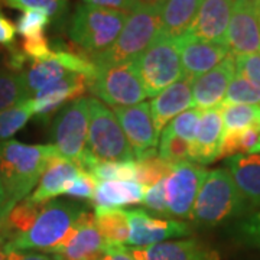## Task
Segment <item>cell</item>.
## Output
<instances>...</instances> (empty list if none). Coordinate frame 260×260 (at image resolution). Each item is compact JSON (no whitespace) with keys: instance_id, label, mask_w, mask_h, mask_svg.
<instances>
[{"instance_id":"6da1fadb","label":"cell","mask_w":260,"mask_h":260,"mask_svg":"<svg viewBox=\"0 0 260 260\" xmlns=\"http://www.w3.org/2000/svg\"><path fill=\"white\" fill-rule=\"evenodd\" d=\"M56 156L59 153L54 145H25L18 140L0 142V175L10 208L28 198Z\"/></svg>"},{"instance_id":"7a4b0ae2","label":"cell","mask_w":260,"mask_h":260,"mask_svg":"<svg viewBox=\"0 0 260 260\" xmlns=\"http://www.w3.org/2000/svg\"><path fill=\"white\" fill-rule=\"evenodd\" d=\"M84 213L85 210L81 205L55 200L48 201L42 204L41 213L28 232L6 242L2 249L6 254L28 250H44L55 254L73 239L78 220Z\"/></svg>"},{"instance_id":"3957f363","label":"cell","mask_w":260,"mask_h":260,"mask_svg":"<svg viewBox=\"0 0 260 260\" xmlns=\"http://www.w3.org/2000/svg\"><path fill=\"white\" fill-rule=\"evenodd\" d=\"M250 207L240 194L227 168L208 171L197 195L191 221L203 227H217L240 217Z\"/></svg>"},{"instance_id":"277c9868","label":"cell","mask_w":260,"mask_h":260,"mask_svg":"<svg viewBox=\"0 0 260 260\" xmlns=\"http://www.w3.org/2000/svg\"><path fill=\"white\" fill-rule=\"evenodd\" d=\"M160 34V5L142 2L127 15L116 42L91 58L99 70L135 61Z\"/></svg>"},{"instance_id":"5b68a950","label":"cell","mask_w":260,"mask_h":260,"mask_svg":"<svg viewBox=\"0 0 260 260\" xmlns=\"http://www.w3.org/2000/svg\"><path fill=\"white\" fill-rule=\"evenodd\" d=\"M127 13L78 5L68 23V37L87 58H94L112 47L123 29Z\"/></svg>"},{"instance_id":"8992f818","label":"cell","mask_w":260,"mask_h":260,"mask_svg":"<svg viewBox=\"0 0 260 260\" xmlns=\"http://www.w3.org/2000/svg\"><path fill=\"white\" fill-rule=\"evenodd\" d=\"M88 123V99L81 97L68 103L56 114L51 129V145L55 146L59 156L87 172L97 162V159H94L87 150Z\"/></svg>"},{"instance_id":"52a82bcc","label":"cell","mask_w":260,"mask_h":260,"mask_svg":"<svg viewBox=\"0 0 260 260\" xmlns=\"http://www.w3.org/2000/svg\"><path fill=\"white\" fill-rule=\"evenodd\" d=\"M133 64L146 88L148 97H156L171 84L184 78L177 42L162 34H159Z\"/></svg>"},{"instance_id":"ba28073f","label":"cell","mask_w":260,"mask_h":260,"mask_svg":"<svg viewBox=\"0 0 260 260\" xmlns=\"http://www.w3.org/2000/svg\"><path fill=\"white\" fill-rule=\"evenodd\" d=\"M90 123L87 150L97 160H133V152L117 117L104 103L88 99Z\"/></svg>"},{"instance_id":"9c48e42d","label":"cell","mask_w":260,"mask_h":260,"mask_svg":"<svg viewBox=\"0 0 260 260\" xmlns=\"http://www.w3.org/2000/svg\"><path fill=\"white\" fill-rule=\"evenodd\" d=\"M71 74L85 75L91 81L97 74V67L83 54L58 49L45 59L30 62L28 68L22 71V78L26 94L32 99L42 88Z\"/></svg>"},{"instance_id":"30bf717a","label":"cell","mask_w":260,"mask_h":260,"mask_svg":"<svg viewBox=\"0 0 260 260\" xmlns=\"http://www.w3.org/2000/svg\"><path fill=\"white\" fill-rule=\"evenodd\" d=\"M88 90L102 103L113 107L135 106L148 97L133 61L102 70L97 68V74L90 81Z\"/></svg>"},{"instance_id":"8fae6325","label":"cell","mask_w":260,"mask_h":260,"mask_svg":"<svg viewBox=\"0 0 260 260\" xmlns=\"http://www.w3.org/2000/svg\"><path fill=\"white\" fill-rule=\"evenodd\" d=\"M208 171L203 165L184 162L175 167L165 179V197L169 217L181 220L191 218L197 195Z\"/></svg>"},{"instance_id":"7c38bea8","label":"cell","mask_w":260,"mask_h":260,"mask_svg":"<svg viewBox=\"0 0 260 260\" xmlns=\"http://www.w3.org/2000/svg\"><path fill=\"white\" fill-rule=\"evenodd\" d=\"M227 48L234 56L260 52V0L233 2Z\"/></svg>"},{"instance_id":"4fadbf2b","label":"cell","mask_w":260,"mask_h":260,"mask_svg":"<svg viewBox=\"0 0 260 260\" xmlns=\"http://www.w3.org/2000/svg\"><path fill=\"white\" fill-rule=\"evenodd\" d=\"M113 113L117 117L135 158L139 159L150 150L158 149L159 135L153 126L149 103L113 107Z\"/></svg>"},{"instance_id":"5bb4252c","label":"cell","mask_w":260,"mask_h":260,"mask_svg":"<svg viewBox=\"0 0 260 260\" xmlns=\"http://www.w3.org/2000/svg\"><path fill=\"white\" fill-rule=\"evenodd\" d=\"M130 247H149L153 244L169 242L171 239L185 237L191 233L189 225L172 218H156L145 210H129Z\"/></svg>"},{"instance_id":"9a60e30c","label":"cell","mask_w":260,"mask_h":260,"mask_svg":"<svg viewBox=\"0 0 260 260\" xmlns=\"http://www.w3.org/2000/svg\"><path fill=\"white\" fill-rule=\"evenodd\" d=\"M175 42L181 55L184 78H188L191 81H194L200 75L208 73L230 55L227 47L198 39L191 34L182 35L175 39Z\"/></svg>"},{"instance_id":"2e32d148","label":"cell","mask_w":260,"mask_h":260,"mask_svg":"<svg viewBox=\"0 0 260 260\" xmlns=\"http://www.w3.org/2000/svg\"><path fill=\"white\" fill-rule=\"evenodd\" d=\"M236 75L234 56L230 54L223 62L192 81V99L195 109L211 110L224 102L227 88Z\"/></svg>"},{"instance_id":"e0dca14e","label":"cell","mask_w":260,"mask_h":260,"mask_svg":"<svg viewBox=\"0 0 260 260\" xmlns=\"http://www.w3.org/2000/svg\"><path fill=\"white\" fill-rule=\"evenodd\" d=\"M90 80L81 74H71L56 83L38 91L32 100L34 116L41 120H48L62 104L81 99L88 90Z\"/></svg>"},{"instance_id":"ac0fdd59","label":"cell","mask_w":260,"mask_h":260,"mask_svg":"<svg viewBox=\"0 0 260 260\" xmlns=\"http://www.w3.org/2000/svg\"><path fill=\"white\" fill-rule=\"evenodd\" d=\"M234 0H203L198 13L186 34L227 47V29Z\"/></svg>"},{"instance_id":"d6986e66","label":"cell","mask_w":260,"mask_h":260,"mask_svg":"<svg viewBox=\"0 0 260 260\" xmlns=\"http://www.w3.org/2000/svg\"><path fill=\"white\" fill-rule=\"evenodd\" d=\"M135 260H220L218 251L197 239L164 242L149 247H123Z\"/></svg>"},{"instance_id":"ffe728a7","label":"cell","mask_w":260,"mask_h":260,"mask_svg":"<svg viewBox=\"0 0 260 260\" xmlns=\"http://www.w3.org/2000/svg\"><path fill=\"white\" fill-rule=\"evenodd\" d=\"M194 106L192 99V81L182 78L177 83L171 84L164 91L153 97L149 103L153 126L159 133H162L171 121L181 113L189 110Z\"/></svg>"},{"instance_id":"44dd1931","label":"cell","mask_w":260,"mask_h":260,"mask_svg":"<svg viewBox=\"0 0 260 260\" xmlns=\"http://www.w3.org/2000/svg\"><path fill=\"white\" fill-rule=\"evenodd\" d=\"M110 247L99 233L94 214L87 211L80 217L75 234L70 243L55 253L61 260H100Z\"/></svg>"},{"instance_id":"7402d4cb","label":"cell","mask_w":260,"mask_h":260,"mask_svg":"<svg viewBox=\"0 0 260 260\" xmlns=\"http://www.w3.org/2000/svg\"><path fill=\"white\" fill-rule=\"evenodd\" d=\"M223 119L220 109L203 110L195 139L191 145V162L208 165L218 160V152L223 139Z\"/></svg>"},{"instance_id":"603a6c76","label":"cell","mask_w":260,"mask_h":260,"mask_svg":"<svg viewBox=\"0 0 260 260\" xmlns=\"http://www.w3.org/2000/svg\"><path fill=\"white\" fill-rule=\"evenodd\" d=\"M227 169L249 207L260 208V153L232 156Z\"/></svg>"},{"instance_id":"cb8c5ba5","label":"cell","mask_w":260,"mask_h":260,"mask_svg":"<svg viewBox=\"0 0 260 260\" xmlns=\"http://www.w3.org/2000/svg\"><path fill=\"white\" fill-rule=\"evenodd\" d=\"M78 172L80 168L75 164L61 156H56L49 164L47 171L39 179L37 188L28 198L32 203L41 205L48 201H52L55 197L64 194L68 184L78 175Z\"/></svg>"},{"instance_id":"d4e9b609","label":"cell","mask_w":260,"mask_h":260,"mask_svg":"<svg viewBox=\"0 0 260 260\" xmlns=\"http://www.w3.org/2000/svg\"><path fill=\"white\" fill-rule=\"evenodd\" d=\"M203 0H162L160 34L178 39L189 30Z\"/></svg>"},{"instance_id":"484cf974","label":"cell","mask_w":260,"mask_h":260,"mask_svg":"<svg viewBox=\"0 0 260 260\" xmlns=\"http://www.w3.org/2000/svg\"><path fill=\"white\" fill-rule=\"evenodd\" d=\"M143 192L145 188L136 181H103L95 186L91 201L95 208L119 210L142 203Z\"/></svg>"},{"instance_id":"4316f807","label":"cell","mask_w":260,"mask_h":260,"mask_svg":"<svg viewBox=\"0 0 260 260\" xmlns=\"http://www.w3.org/2000/svg\"><path fill=\"white\" fill-rule=\"evenodd\" d=\"M94 223L110 249L126 247L130 234L127 211H123L121 208L119 210L95 208Z\"/></svg>"},{"instance_id":"83f0119b","label":"cell","mask_w":260,"mask_h":260,"mask_svg":"<svg viewBox=\"0 0 260 260\" xmlns=\"http://www.w3.org/2000/svg\"><path fill=\"white\" fill-rule=\"evenodd\" d=\"M41 208L42 205L32 203L29 198H25L15 205L0 230V239L3 240V244L28 232L41 213Z\"/></svg>"},{"instance_id":"f1b7e54d","label":"cell","mask_w":260,"mask_h":260,"mask_svg":"<svg viewBox=\"0 0 260 260\" xmlns=\"http://www.w3.org/2000/svg\"><path fill=\"white\" fill-rule=\"evenodd\" d=\"M260 152V126L237 132H224L218 159Z\"/></svg>"},{"instance_id":"f546056e","label":"cell","mask_w":260,"mask_h":260,"mask_svg":"<svg viewBox=\"0 0 260 260\" xmlns=\"http://www.w3.org/2000/svg\"><path fill=\"white\" fill-rule=\"evenodd\" d=\"M174 169L175 167L160 158L158 149H155L136 160V179L135 181L146 189L165 181L174 172Z\"/></svg>"},{"instance_id":"4dcf8cb0","label":"cell","mask_w":260,"mask_h":260,"mask_svg":"<svg viewBox=\"0 0 260 260\" xmlns=\"http://www.w3.org/2000/svg\"><path fill=\"white\" fill-rule=\"evenodd\" d=\"M224 132H237L260 126V107L247 104H221Z\"/></svg>"},{"instance_id":"1f68e13d","label":"cell","mask_w":260,"mask_h":260,"mask_svg":"<svg viewBox=\"0 0 260 260\" xmlns=\"http://www.w3.org/2000/svg\"><path fill=\"white\" fill-rule=\"evenodd\" d=\"M32 116L34 109L30 99L18 106L0 110V142L10 140V138H13L19 130L25 127Z\"/></svg>"},{"instance_id":"d6a6232c","label":"cell","mask_w":260,"mask_h":260,"mask_svg":"<svg viewBox=\"0 0 260 260\" xmlns=\"http://www.w3.org/2000/svg\"><path fill=\"white\" fill-rule=\"evenodd\" d=\"M29 100L22 73L12 70L0 71V110L18 106L20 103Z\"/></svg>"},{"instance_id":"836d02e7","label":"cell","mask_w":260,"mask_h":260,"mask_svg":"<svg viewBox=\"0 0 260 260\" xmlns=\"http://www.w3.org/2000/svg\"><path fill=\"white\" fill-rule=\"evenodd\" d=\"M95 181H135L136 162L135 160H97L88 171Z\"/></svg>"},{"instance_id":"e575fe53","label":"cell","mask_w":260,"mask_h":260,"mask_svg":"<svg viewBox=\"0 0 260 260\" xmlns=\"http://www.w3.org/2000/svg\"><path fill=\"white\" fill-rule=\"evenodd\" d=\"M159 156L168 164L177 167L184 162H191V143L175 136L165 127L159 140Z\"/></svg>"},{"instance_id":"d590c367","label":"cell","mask_w":260,"mask_h":260,"mask_svg":"<svg viewBox=\"0 0 260 260\" xmlns=\"http://www.w3.org/2000/svg\"><path fill=\"white\" fill-rule=\"evenodd\" d=\"M223 104H247L260 107V88L236 73L227 88Z\"/></svg>"},{"instance_id":"8d00e7d4","label":"cell","mask_w":260,"mask_h":260,"mask_svg":"<svg viewBox=\"0 0 260 260\" xmlns=\"http://www.w3.org/2000/svg\"><path fill=\"white\" fill-rule=\"evenodd\" d=\"M51 20L52 18L44 10H26L20 15L15 28L19 35L25 39L42 35Z\"/></svg>"},{"instance_id":"74e56055","label":"cell","mask_w":260,"mask_h":260,"mask_svg":"<svg viewBox=\"0 0 260 260\" xmlns=\"http://www.w3.org/2000/svg\"><path fill=\"white\" fill-rule=\"evenodd\" d=\"M203 110L198 109H189L186 112L181 113L177 116L174 120L168 124V129L171 130L175 136L185 140L188 143L192 145L197 135V129H198V123L201 119Z\"/></svg>"},{"instance_id":"f35d334b","label":"cell","mask_w":260,"mask_h":260,"mask_svg":"<svg viewBox=\"0 0 260 260\" xmlns=\"http://www.w3.org/2000/svg\"><path fill=\"white\" fill-rule=\"evenodd\" d=\"M3 5L12 9L22 10H44L51 18H58L64 13L67 2L65 0H0Z\"/></svg>"},{"instance_id":"ab89813d","label":"cell","mask_w":260,"mask_h":260,"mask_svg":"<svg viewBox=\"0 0 260 260\" xmlns=\"http://www.w3.org/2000/svg\"><path fill=\"white\" fill-rule=\"evenodd\" d=\"M95 186H97V181L94 179L93 175L87 171L80 169L78 175L68 184L64 195L78 200H91Z\"/></svg>"},{"instance_id":"60d3db41","label":"cell","mask_w":260,"mask_h":260,"mask_svg":"<svg viewBox=\"0 0 260 260\" xmlns=\"http://www.w3.org/2000/svg\"><path fill=\"white\" fill-rule=\"evenodd\" d=\"M142 204L153 214L162 217H169L167 207V197H165V181L159 182L156 185L146 188L143 192Z\"/></svg>"},{"instance_id":"b9f144b4","label":"cell","mask_w":260,"mask_h":260,"mask_svg":"<svg viewBox=\"0 0 260 260\" xmlns=\"http://www.w3.org/2000/svg\"><path fill=\"white\" fill-rule=\"evenodd\" d=\"M234 64L237 74H240L260 88V52L234 56Z\"/></svg>"},{"instance_id":"7bdbcfd3","label":"cell","mask_w":260,"mask_h":260,"mask_svg":"<svg viewBox=\"0 0 260 260\" xmlns=\"http://www.w3.org/2000/svg\"><path fill=\"white\" fill-rule=\"evenodd\" d=\"M20 51L23 52V55L26 56L28 59H30V62L39 61V59H45L54 52L51 49L48 38L44 34L32 38H25L23 42H22Z\"/></svg>"},{"instance_id":"ee69618b","label":"cell","mask_w":260,"mask_h":260,"mask_svg":"<svg viewBox=\"0 0 260 260\" xmlns=\"http://www.w3.org/2000/svg\"><path fill=\"white\" fill-rule=\"evenodd\" d=\"M239 236L249 246L260 249V213L251 214L239 224Z\"/></svg>"},{"instance_id":"f6af8a7d","label":"cell","mask_w":260,"mask_h":260,"mask_svg":"<svg viewBox=\"0 0 260 260\" xmlns=\"http://www.w3.org/2000/svg\"><path fill=\"white\" fill-rule=\"evenodd\" d=\"M83 2L85 5L104 8V9L117 10V12H124L129 15L130 12L136 9L143 0H83Z\"/></svg>"},{"instance_id":"bcb514c9","label":"cell","mask_w":260,"mask_h":260,"mask_svg":"<svg viewBox=\"0 0 260 260\" xmlns=\"http://www.w3.org/2000/svg\"><path fill=\"white\" fill-rule=\"evenodd\" d=\"M15 37H16V28H15V25L0 10V45L13 48Z\"/></svg>"},{"instance_id":"7dc6e473","label":"cell","mask_w":260,"mask_h":260,"mask_svg":"<svg viewBox=\"0 0 260 260\" xmlns=\"http://www.w3.org/2000/svg\"><path fill=\"white\" fill-rule=\"evenodd\" d=\"M10 204H9V198H8V194H6V189H5V185H3V179H2V175H0V230H2V225L5 223L8 214L10 213Z\"/></svg>"},{"instance_id":"c3c4849f","label":"cell","mask_w":260,"mask_h":260,"mask_svg":"<svg viewBox=\"0 0 260 260\" xmlns=\"http://www.w3.org/2000/svg\"><path fill=\"white\" fill-rule=\"evenodd\" d=\"M6 260H54L41 253H30V251H10L6 256Z\"/></svg>"},{"instance_id":"681fc988","label":"cell","mask_w":260,"mask_h":260,"mask_svg":"<svg viewBox=\"0 0 260 260\" xmlns=\"http://www.w3.org/2000/svg\"><path fill=\"white\" fill-rule=\"evenodd\" d=\"M100 260H135L130 254H127L123 247L120 249H109L107 253H104Z\"/></svg>"},{"instance_id":"f907efd6","label":"cell","mask_w":260,"mask_h":260,"mask_svg":"<svg viewBox=\"0 0 260 260\" xmlns=\"http://www.w3.org/2000/svg\"><path fill=\"white\" fill-rule=\"evenodd\" d=\"M6 256H8V254H6V253L3 251L2 246H0V260H6Z\"/></svg>"},{"instance_id":"816d5d0a","label":"cell","mask_w":260,"mask_h":260,"mask_svg":"<svg viewBox=\"0 0 260 260\" xmlns=\"http://www.w3.org/2000/svg\"><path fill=\"white\" fill-rule=\"evenodd\" d=\"M143 2H152V3H160L162 0H143Z\"/></svg>"},{"instance_id":"f5cc1de1","label":"cell","mask_w":260,"mask_h":260,"mask_svg":"<svg viewBox=\"0 0 260 260\" xmlns=\"http://www.w3.org/2000/svg\"><path fill=\"white\" fill-rule=\"evenodd\" d=\"M2 65H3V56L0 55V68H2Z\"/></svg>"},{"instance_id":"db71d44e","label":"cell","mask_w":260,"mask_h":260,"mask_svg":"<svg viewBox=\"0 0 260 260\" xmlns=\"http://www.w3.org/2000/svg\"><path fill=\"white\" fill-rule=\"evenodd\" d=\"M0 246H3V240L2 239H0Z\"/></svg>"},{"instance_id":"11a10c76","label":"cell","mask_w":260,"mask_h":260,"mask_svg":"<svg viewBox=\"0 0 260 260\" xmlns=\"http://www.w3.org/2000/svg\"><path fill=\"white\" fill-rule=\"evenodd\" d=\"M54 260H61V259H59V257H55V256H54Z\"/></svg>"}]
</instances>
